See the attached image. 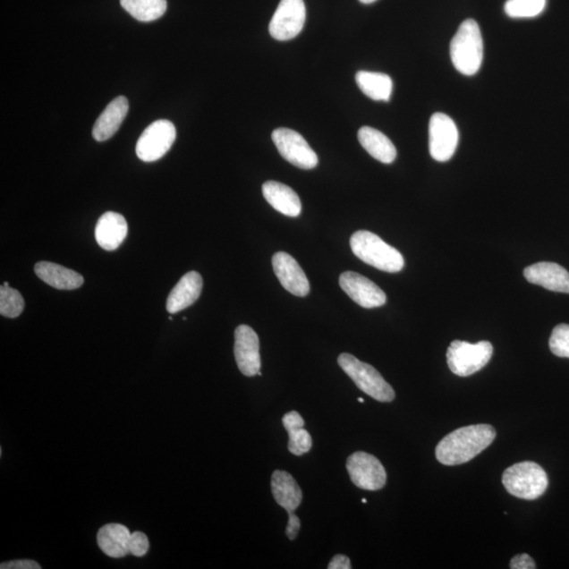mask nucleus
Here are the masks:
<instances>
[{
	"label": "nucleus",
	"instance_id": "c85d7f7f",
	"mask_svg": "<svg viewBox=\"0 0 569 569\" xmlns=\"http://www.w3.org/2000/svg\"><path fill=\"white\" fill-rule=\"evenodd\" d=\"M549 348L556 357L569 359V325L556 326L550 336Z\"/></svg>",
	"mask_w": 569,
	"mask_h": 569
},
{
	"label": "nucleus",
	"instance_id": "72a5a7b5",
	"mask_svg": "<svg viewBox=\"0 0 569 569\" xmlns=\"http://www.w3.org/2000/svg\"><path fill=\"white\" fill-rule=\"evenodd\" d=\"M352 567L351 559L344 555L335 556L328 565V569H351Z\"/></svg>",
	"mask_w": 569,
	"mask_h": 569
},
{
	"label": "nucleus",
	"instance_id": "f257e3e1",
	"mask_svg": "<svg viewBox=\"0 0 569 569\" xmlns=\"http://www.w3.org/2000/svg\"><path fill=\"white\" fill-rule=\"evenodd\" d=\"M496 437V429L488 424L461 427L437 444L436 458L443 465L465 464L490 446Z\"/></svg>",
	"mask_w": 569,
	"mask_h": 569
},
{
	"label": "nucleus",
	"instance_id": "39448f33",
	"mask_svg": "<svg viewBox=\"0 0 569 569\" xmlns=\"http://www.w3.org/2000/svg\"><path fill=\"white\" fill-rule=\"evenodd\" d=\"M341 369L352 379L357 387L366 395L382 403L393 402L395 393L393 387L385 381L375 367L353 357L351 353H342L337 358Z\"/></svg>",
	"mask_w": 569,
	"mask_h": 569
},
{
	"label": "nucleus",
	"instance_id": "412c9836",
	"mask_svg": "<svg viewBox=\"0 0 569 569\" xmlns=\"http://www.w3.org/2000/svg\"><path fill=\"white\" fill-rule=\"evenodd\" d=\"M34 270L41 281L55 289L74 290L84 284L81 275L55 263L39 262L35 265Z\"/></svg>",
	"mask_w": 569,
	"mask_h": 569
},
{
	"label": "nucleus",
	"instance_id": "cd10ccee",
	"mask_svg": "<svg viewBox=\"0 0 569 569\" xmlns=\"http://www.w3.org/2000/svg\"><path fill=\"white\" fill-rule=\"evenodd\" d=\"M25 308V301L16 289L2 284L0 287V314L3 317L15 318L20 317Z\"/></svg>",
	"mask_w": 569,
	"mask_h": 569
},
{
	"label": "nucleus",
	"instance_id": "2eb2a0df",
	"mask_svg": "<svg viewBox=\"0 0 569 569\" xmlns=\"http://www.w3.org/2000/svg\"><path fill=\"white\" fill-rule=\"evenodd\" d=\"M527 281L550 290L569 293V272L556 263L542 262L527 267L524 270Z\"/></svg>",
	"mask_w": 569,
	"mask_h": 569
},
{
	"label": "nucleus",
	"instance_id": "b1692460",
	"mask_svg": "<svg viewBox=\"0 0 569 569\" xmlns=\"http://www.w3.org/2000/svg\"><path fill=\"white\" fill-rule=\"evenodd\" d=\"M283 425L289 435L288 449L294 455H303L310 453L312 447V438L304 429L305 420L296 412L284 414Z\"/></svg>",
	"mask_w": 569,
	"mask_h": 569
},
{
	"label": "nucleus",
	"instance_id": "f03ea898",
	"mask_svg": "<svg viewBox=\"0 0 569 569\" xmlns=\"http://www.w3.org/2000/svg\"><path fill=\"white\" fill-rule=\"evenodd\" d=\"M483 51V38L478 22L474 20L462 22L450 43V57L454 68L466 76L477 74L482 66Z\"/></svg>",
	"mask_w": 569,
	"mask_h": 569
},
{
	"label": "nucleus",
	"instance_id": "423d86ee",
	"mask_svg": "<svg viewBox=\"0 0 569 569\" xmlns=\"http://www.w3.org/2000/svg\"><path fill=\"white\" fill-rule=\"evenodd\" d=\"M493 352L494 347L488 341L477 344L454 341L447 351V364L455 376L470 377L489 363Z\"/></svg>",
	"mask_w": 569,
	"mask_h": 569
},
{
	"label": "nucleus",
	"instance_id": "0eeeda50",
	"mask_svg": "<svg viewBox=\"0 0 569 569\" xmlns=\"http://www.w3.org/2000/svg\"><path fill=\"white\" fill-rule=\"evenodd\" d=\"M176 139L174 123L166 120L154 122L140 135L136 144V154L142 162L158 161L170 150Z\"/></svg>",
	"mask_w": 569,
	"mask_h": 569
},
{
	"label": "nucleus",
	"instance_id": "4be33fe9",
	"mask_svg": "<svg viewBox=\"0 0 569 569\" xmlns=\"http://www.w3.org/2000/svg\"><path fill=\"white\" fill-rule=\"evenodd\" d=\"M132 532L123 524L111 523L98 532V544L110 558L120 559L130 554L129 541Z\"/></svg>",
	"mask_w": 569,
	"mask_h": 569
},
{
	"label": "nucleus",
	"instance_id": "9d476101",
	"mask_svg": "<svg viewBox=\"0 0 569 569\" xmlns=\"http://www.w3.org/2000/svg\"><path fill=\"white\" fill-rule=\"evenodd\" d=\"M305 21L304 0H281L270 21V35L280 41L293 39L303 30Z\"/></svg>",
	"mask_w": 569,
	"mask_h": 569
},
{
	"label": "nucleus",
	"instance_id": "a878e982",
	"mask_svg": "<svg viewBox=\"0 0 569 569\" xmlns=\"http://www.w3.org/2000/svg\"><path fill=\"white\" fill-rule=\"evenodd\" d=\"M122 7L142 22L161 19L167 10L166 0H121Z\"/></svg>",
	"mask_w": 569,
	"mask_h": 569
},
{
	"label": "nucleus",
	"instance_id": "5701e85b",
	"mask_svg": "<svg viewBox=\"0 0 569 569\" xmlns=\"http://www.w3.org/2000/svg\"><path fill=\"white\" fill-rule=\"evenodd\" d=\"M358 138L360 144L373 158L383 164L395 161L396 149L393 141L378 130L371 127H361Z\"/></svg>",
	"mask_w": 569,
	"mask_h": 569
},
{
	"label": "nucleus",
	"instance_id": "393cba45",
	"mask_svg": "<svg viewBox=\"0 0 569 569\" xmlns=\"http://www.w3.org/2000/svg\"><path fill=\"white\" fill-rule=\"evenodd\" d=\"M355 81L366 97L373 100L389 102L394 89V82L389 75L360 71L355 75Z\"/></svg>",
	"mask_w": 569,
	"mask_h": 569
},
{
	"label": "nucleus",
	"instance_id": "f3484780",
	"mask_svg": "<svg viewBox=\"0 0 569 569\" xmlns=\"http://www.w3.org/2000/svg\"><path fill=\"white\" fill-rule=\"evenodd\" d=\"M201 290H203V277L197 271L188 272L171 290L167 305H166L167 311L174 314L193 305L199 300Z\"/></svg>",
	"mask_w": 569,
	"mask_h": 569
},
{
	"label": "nucleus",
	"instance_id": "c756f323",
	"mask_svg": "<svg viewBox=\"0 0 569 569\" xmlns=\"http://www.w3.org/2000/svg\"><path fill=\"white\" fill-rule=\"evenodd\" d=\"M149 539L141 531H134L132 533L129 541L130 554L134 556H144L149 551Z\"/></svg>",
	"mask_w": 569,
	"mask_h": 569
},
{
	"label": "nucleus",
	"instance_id": "1a4fd4ad",
	"mask_svg": "<svg viewBox=\"0 0 569 569\" xmlns=\"http://www.w3.org/2000/svg\"><path fill=\"white\" fill-rule=\"evenodd\" d=\"M349 477L357 488L376 491L387 482V472L375 455L364 452L352 454L346 462Z\"/></svg>",
	"mask_w": 569,
	"mask_h": 569
},
{
	"label": "nucleus",
	"instance_id": "7c9ffc66",
	"mask_svg": "<svg viewBox=\"0 0 569 569\" xmlns=\"http://www.w3.org/2000/svg\"><path fill=\"white\" fill-rule=\"evenodd\" d=\"M509 567L512 569H535L537 566L531 556L527 554H522L514 556Z\"/></svg>",
	"mask_w": 569,
	"mask_h": 569
},
{
	"label": "nucleus",
	"instance_id": "bb28decb",
	"mask_svg": "<svg viewBox=\"0 0 569 569\" xmlns=\"http://www.w3.org/2000/svg\"><path fill=\"white\" fill-rule=\"evenodd\" d=\"M548 0H507L504 10L512 19H532L542 13Z\"/></svg>",
	"mask_w": 569,
	"mask_h": 569
},
{
	"label": "nucleus",
	"instance_id": "f704fd0d",
	"mask_svg": "<svg viewBox=\"0 0 569 569\" xmlns=\"http://www.w3.org/2000/svg\"><path fill=\"white\" fill-rule=\"evenodd\" d=\"M359 2L364 4H370L377 2V0H359Z\"/></svg>",
	"mask_w": 569,
	"mask_h": 569
},
{
	"label": "nucleus",
	"instance_id": "c9c22d12",
	"mask_svg": "<svg viewBox=\"0 0 569 569\" xmlns=\"http://www.w3.org/2000/svg\"><path fill=\"white\" fill-rule=\"evenodd\" d=\"M358 401H359L360 403H364V402H365L363 398H359V399H358Z\"/></svg>",
	"mask_w": 569,
	"mask_h": 569
},
{
	"label": "nucleus",
	"instance_id": "aec40b11",
	"mask_svg": "<svg viewBox=\"0 0 569 569\" xmlns=\"http://www.w3.org/2000/svg\"><path fill=\"white\" fill-rule=\"evenodd\" d=\"M271 490L276 502L287 513H294L303 501V493L294 478L287 471L272 473Z\"/></svg>",
	"mask_w": 569,
	"mask_h": 569
},
{
	"label": "nucleus",
	"instance_id": "e433bc0d",
	"mask_svg": "<svg viewBox=\"0 0 569 569\" xmlns=\"http://www.w3.org/2000/svg\"><path fill=\"white\" fill-rule=\"evenodd\" d=\"M4 284V286L9 287V283L5 282Z\"/></svg>",
	"mask_w": 569,
	"mask_h": 569
},
{
	"label": "nucleus",
	"instance_id": "6e6552de",
	"mask_svg": "<svg viewBox=\"0 0 569 569\" xmlns=\"http://www.w3.org/2000/svg\"><path fill=\"white\" fill-rule=\"evenodd\" d=\"M278 152L295 167L311 170L317 167L318 157L306 140L294 130L278 128L272 133Z\"/></svg>",
	"mask_w": 569,
	"mask_h": 569
},
{
	"label": "nucleus",
	"instance_id": "6ab92c4d",
	"mask_svg": "<svg viewBox=\"0 0 569 569\" xmlns=\"http://www.w3.org/2000/svg\"><path fill=\"white\" fill-rule=\"evenodd\" d=\"M262 190L265 200L282 215L290 217L301 215V200L292 188L282 183L269 181L264 183Z\"/></svg>",
	"mask_w": 569,
	"mask_h": 569
},
{
	"label": "nucleus",
	"instance_id": "f8f14e48",
	"mask_svg": "<svg viewBox=\"0 0 569 569\" xmlns=\"http://www.w3.org/2000/svg\"><path fill=\"white\" fill-rule=\"evenodd\" d=\"M340 286L349 298L366 310L386 304L387 296L383 290L357 272H344L340 276Z\"/></svg>",
	"mask_w": 569,
	"mask_h": 569
},
{
	"label": "nucleus",
	"instance_id": "9b49d317",
	"mask_svg": "<svg viewBox=\"0 0 569 569\" xmlns=\"http://www.w3.org/2000/svg\"><path fill=\"white\" fill-rule=\"evenodd\" d=\"M459 144V130L448 115L435 114L429 122V152L437 162H447Z\"/></svg>",
	"mask_w": 569,
	"mask_h": 569
},
{
	"label": "nucleus",
	"instance_id": "20e7f679",
	"mask_svg": "<svg viewBox=\"0 0 569 569\" xmlns=\"http://www.w3.org/2000/svg\"><path fill=\"white\" fill-rule=\"evenodd\" d=\"M502 483L512 496L523 500H536L547 491L548 477L540 465L527 461L508 467L503 473Z\"/></svg>",
	"mask_w": 569,
	"mask_h": 569
},
{
	"label": "nucleus",
	"instance_id": "4c0bfd02",
	"mask_svg": "<svg viewBox=\"0 0 569 569\" xmlns=\"http://www.w3.org/2000/svg\"><path fill=\"white\" fill-rule=\"evenodd\" d=\"M361 502H363V503H367V500H366V499H363V500H361Z\"/></svg>",
	"mask_w": 569,
	"mask_h": 569
},
{
	"label": "nucleus",
	"instance_id": "7ed1b4c3",
	"mask_svg": "<svg viewBox=\"0 0 569 569\" xmlns=\"http://www.w3.org/2000/svg\"><path fill=\"white\" fill-rule=\"evenodd\" d=\"M351 247L354 256L361 262L378 270L395 274L404 268L405 260L402 254L369 231L361 230L353 234Z\"/></svg>",
	"mask_w": 569,
	"mask_h": 569
},
{
	"label": "nucleus",
	"instance_id": "2f4dec72",
	"mask_svg": "<svg viewBox=\"0 0 569 569\" xmlns=\"http://www.w3.org/2000/svg\"><path fill=\"white\" fill-rule=\"evenodd\" d=\"M288 515L289 521L286 527V536L289 538V540L293 541L301 531V520L294 513H288Z\"/></svg>",
	"mask_w": 569,
	"mask_h": 569
},
{
	"label": "nucleus",
	"instance_id": "4468645a",
	"mask_svg": "<svg viewBox=\"0 0 569 569\" xmlns=\"http://www.w3.org/2000/svg\"><path fill=\"white\" fill-rule=\"evenodd\" d=\"M272 266L282 286L295 296L308 295L310 284L303 269L296 260L286 252H277L272 258Z\"/></svg>",
	"mask_w": 569,
	"mask_h": 569
},
{
	"label": "nucleus",
	"instance_id": "ddd939ff",
	"mask_svg": "<svg viewBox=\"0 0 569 569\" xmlns=\"http://www.w3.org/2000/svg\"><path fill=\"white\" fill-rule=\"evenodd\" d=\"M234 357L242 375L254 377L260 370L259 340L257 332L240 325L234 332Z\"/></svg>",
	"mask_w": 569,
	"mask_h": 569
},
{
	"label": "nucleus",
	"instance_id": "473e14b6",
	"mask_svg": "<svg viewBox=\"0 0 569 569\" xmlns=\"http://www.w3.org/2000/svg\"><path fill=\"white\" fill-rule=\"evenodd\" d=\"M2 569H40L41 566L38 562L32 560H16L3 563L0 565Z\"/></svg>",
	"mask_w": 569,
	"mask_h": 569
},
{
	"label": "nucleus",
	"instance_id": "dca6fc26",
	"mask_svg": "<svg viewBox=\"0 0 569 569\" xmlns=\"http://www.w3.org/2000/svg\"><path fill=\"white\" fill-rule=\"evenodd\" d=\"M128 234L126 219L116 212H106L99 217L95 228V239L100 248L115 251L123 244Z\"/></svg>",
	"mask_w": 569,
	"mask_h": 569
},
{
	"label": "nucleus",
	"instance_id": "a211bd4d",
	"mask_svg": "<svg viewBox=\"0 0 569 569\" xmlns=\"http://www.w3.org/2000/svg\"><path fill=\"white\" fill-rule=\"evenodd\" d=\"M129 102L124 97H118L106 106L93 127L92 135L95 140L106 141L114 136L126 118Z\"/></svg>",
	"mask_w": 569,
	"mask_h": 569
}]
</instances>
